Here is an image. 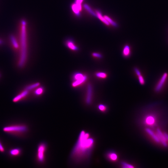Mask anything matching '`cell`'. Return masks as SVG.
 Segmentation results:
<instances>
[{
    "label": "cell",
    "mask_w": 168,
    "mask_h": 168,
    "mask_svg": "<svg viewBox=\"0 0 168 168\" xmlns=\"http://www.w3.org/2000/svg\"><path fill=\"white\" fill-rule=\"evenodd\" d=\"M18 28L20 50L17 64L18 67L22 69L26 64L27 56V27L25 20L20 21Z\"/></svg>",
    "instance_id": "obj_1"
},
{
    "label": "cell",
    "mask_w": 168,
    "mask_h": 168,
    "mask_svg": "<svg viewBox=\"0 0 168 168\" xmlns=\"http://www.w3.org/2000/svg\"><path fill=\"white\" fill-rule=\"evenodd\" d=\"M93 144V140L90 137L89 134L83 131L73 151V157L77 160H80L92 148Z\"/></svg>",
    "instance_id": "obj_2"
},
{
    "label": "cell",
    "mask_w": 168,
    "mask_h": 168,
    "mask_svg": "<svg viewBox=\"0 0 168 168\" xmlns=\"http://www.w3.org/2000/svg\"><path fill=\"white\" fill-rule=\"evenodd\" d=\"M27 130V127L23 125H11L3 128L4 132L9 133H21L25 132Z\"/></svg>",
    "instance_id": "obj_3"
},
{
    "label": "cell",
    "mask_w": 168,
    "mask_h": 168,
    "mask_svg": "<svg viewBox=\"0 0 168 168\" xmlns=\"http://www.w3.org/2000/svg\"><path fill=\"white\" fill-rule=\"evenodd\" d=\"M74 82L72 84L73 87H76L84 83L87 79L86 75L80 73H77L73 76Z\"/></svg>",
    "instance_id": "obj_4"
},
{
    "label": "cell",
    "mask_w": 168,
    "mask_h": 168,
    "mask_svg": "<svg viewBox=\"0 0 168 168\" xmlns=\"http://www.w3.org/2000/svg\"><path fill=\"white\" fill-rule=\"evenodd\" d=\"M10 46L13 50L16 53H19L20 50V44L18 36L11 34L9 37Z\"/></svg>",
    "instance_id": "obj_5"
},
{
    "label": "cell",
    "mask_w": 168,
    "mask_h": 168,
    "mask_svg": "<svg viewBox=\"0 0 168 168\" xmlns=\"http://www.w3.org/2000/svg\"><path fill=\"white\" fill-rule=\"evenodd\" d=\"M168 77L167 73H165L163 75L155 88V91L157 92H160L165 84Z\"/></svg>",
    "instance_id": "obj_6"
},
{
    "label": "cell",
    "mask_w": 168,
    "mask_h": 168,
    "mask_svg": "<svg viewBox=\"0 0 168 168\" xmlns=\"http://www.w3.org/2000/svg\"><path fill=\"white\" fill-rule=\"evenodd\" d=\"M46 149V145L43 143L40 144L38 147L37 158L38 160L40 162H43L44 160Z\"/></svg>",
    "instance_id": "obj_7"
},
{
    "label": "cell",
    "mask_w": 168,
    "mask_h": 168,
    "mask_svg": "<svg viewBox=\"0 0 168 168\" xmlns=\"http://www.w3.org/2000/svg\"><path fill=\"white\" fill-rule=\"evenodd\" d=\"M29 91L26 89H24L13 98V102H17L24 99L28 95Z\"/></svg>",
    "instance_id": "obj_8"
},
{
    "label": "cell",
    "mask_w": 168,
    "mask_h": 168,
    "mask_svg": "<svg viewBox=\"0 0 168 168\" xmlns=\"http://www.w3.org/2000/svg\"><path fill=\"white\" fill-rule=\"evenodd\" d=\"M93 89L92 86L89 84L87 88V93L86 97V102L87 104H90L91 103L92 99Z\"/></svg>",
    "instance_id": "obj_9"
},
{
    "label": "cell",
    "mask_w": 168,
    "mask_h": 168,
    "mask_svg": "<svg viewBox=\"0 0 168 168\" xmlns=\"http://www.w3.org/2000/svg\"><path fill=\"white\" fill-rule=\"evenodd\" d=\"M65 45L68 48L73 51H77L79 50V48L76 45L72 39H67L65 41Z\"/></svg>",
    "instance_id": "obj_10"
},
{
    "label": "cell",
    "mask_w": 168,
    "mask_h": 168,
    "mask_svg": "<svg viewBox=\"0 0 168 168\" xmlns=\"http://www.w3.org/2000/svg\"><path fill=\"white\" fill-rule=\"evenodd\" d=\"M157 136L159 138L160 142L162 145L165 147L167 146L166 139L164 134L161 132V130L159 129L157 130Z\"/></svg>",
    "instance_id": "obj_11"
},
{
    "label": "cell",
    "mask_w": 168,
    "mask_h": 168,
    "mask_svg": "<svg viewBox=\"0 0 168 168\" xmlns=\"http://www.w3.org/2000/svg\"><path fill=\"white\" fill-rule=\"evenodd\" d=\"M71 9L74 14L78 17H80L82 10L75 3H73L71 5Z\"/></svg>",
    "instance_id": "obj_12"
},
{
    "label": "cell",
    "mask_w": 168,
    "mask_h": 168,
    "mask_svg": "<svg viewBox=\"0 0 168 168\" xmlns=\"http://www.w3.org/2000/svg\"><path fill=\"white\" fill-rule=\"evenodd\" d=\"M131 54V50L130 46L128 45H125L123 49L122 55L125 58L129 57Z\"/></svg>",
    "instance_id": "obj_13"
},
{
    "label": "cell",
    "mask_w": 168,
    "mask_h": 168,
    "mask_svg": "<svg viewBox=\"0 0 168 168\" xmlns=\"http://www.w3.org/2000/svg\"><path fill=\"white\" fill-rule=\"evenodd\" d=\"M146 132L149 134L150 136L152 137L154 140L156 142L159 143L160 142L159 138L157 134H155L152 130L149 128L146 129Z\"/></svg>",
    "instance_id": "obj_14"
},
{
    "label": "cell",
    "mask_w": 168,
    "mask_h": 168,
    "mask_svg": "<svg viewBox=\"0 0 168 168\" xmlns=\"http://www.w3.org/2000/svg\"><path fill=\"white\" fill-rule=\"evenodd\" d=\"M96 17L99 19L101 21L104 23L106 25H109V24L105 19L104 16H102L101 12L99 11H97L96 12Z\"/></svg>",
    "instance_id": "obj_15"
},
{
    "label": "cell",
    "mask_w": 168,
    "mask_h": 168,
    "mask_svg": "<svg viewBox=\"0 0 168 168\" xmlns=\"http://www.w3.org/2000/svg\"><path fill=\"white\" fill-rule=\"evenodd\" d=\"M96 76L100 79H104L107 77V74L103 72H98L95 73Z\"/></svg>",
    "instance_id": "obj_16"
},
{
    "label": "cell",
    "mask_w": 168,
    "mask_h": 168,
    "mask_svg": "<svg viewBox=\"0 0 168 168\" xmlns=\"http://www.w3.org/2000/svg\"><path fill=\"white\" fill-rule=\"evenodd\" d=\"M145 122L147 125H153L155 122L154 118L152 116L147 117L146 119Z\"/></svg>",
    "instance_id": "obj_17"
},
{
    "label": "cell",
    "mask_w": 168,
    "mask_h": 168,
    "mask_svg": "<svg viewBox=\"0 0 168 168\" xmlns=\"http://www.w3.org/2000/svg\"><path fill=\"white\" fill-rule=\"evenodd\" d=\"M84 7L85 9L86 10L88 13L94 16H96V13L87 4H85Z\"/></svg>",
    "instance_id": "obj_18"
},
{
    "label": "cell",
    "mask_w": 168,
    "mask_h": 168,
    "mask_svg": "<svg viewBox=\"0 0 168 168\" xmlns=\"http://www.w3.org/2000/svg\"><path fill=\"white\" fill-rule=\"evenodd\" d=\"M40 83H36L27 86L26 87L25 89L27 90L28 91H30L37 87H38Z\"/></svg>",
    "instance_id": "obj_19"
},
{
    "label": "cell",
    "mask_w": 168,
    "mask_h": 168,
    "mask_svg": "<svg viewBox=\"0 0 168 168\" xmlns=\"http://www.w3.org/2000/svg\"><path fill=\"white\" fill-rule=\"evenodd\" d=\"M108 158L112 161H115L117 160L118 157L117 155L114 153H110L108 155Z\"/></svg>",
    "instance_id": "obj_20"
},
{
    "label": "cell",
    "mask_w": 168,
    "mask_h": 168,
    "mask_svg": "<svg viewBox=\"0 0 168 168\" xmlns=\"http://www.w3.org/2000/svg\"><path fill=\"white\" fill-rule=\"evenodd\" d=\"M104 17L106 21H108L109 24H111L114 27H116L117 26V23L115 22L111 18L108 17V16H105Z\"/></svg>",
    "instance_id": "obj_21"
},
{
    "label": "cell",
    "mask_w": 168,
    "mask_h": 168,
    "mask_svg": "<svg viewBox=\"0 0 168 168\" xmlns=\"http://www.w3.org/2000/svg\"><path fill=\"white\" fill-rule=\"evenodd\" d=\"M10 153L11 155L16 156H18L20 154V150L18 149H13L10 151Z\"/></svg>",
    "instance_id": "obj_22"
},
{
    "label": "cell",
    "mask_w": 168,
    "mask_h": 168,
    "mask_svg": "<svg viewBox=\"0 0 168 168\" xmlns=\"http://www.w3.org/2000/svg\"><path fill=\"white\" fill-rule=\"evenodd\" d=\"M43 91L44 89L43 87H40L35 90L34 93L36 95L39 96L43 93Z\"/></svg>",
    "instance_id": "obj_23"
},
{
    "label": "cell",
    "mask_w": 168,
    "mask_h": 168,
    "mask_svg": "<svg viewBox=\"0 0 168 168\" xmlns=\"http://www.w3.org/2000/svg\"><path fill=\"white\" fill-rule=\"evenodd\" d=\"M138 77L139 83L141 85L145 84V80L144 77L141 75Z\"/></svg>",
    "instance_id": "obj_24"
},
{
    "label": "cell",
    "mask_w": 168,
    "mask_h": 168,
    "mask_svg": "<svg viewBox=\"0 0 168 168\" xmlns=\"http://www.w3.org/2000/svg\"><path fill=\"white\" fill-rule=\"evenodd\" d=\"M92 55L93 57L98 59H101L102 57V56L100 53L97 52H94Z\"/></svg>",
    "instance_id": "obj_25"
},
{
    "label": "cell",
    "mask_w": 168,
    "mask_h": 168,
    "mask_svg": "<svg viewBox=\"0 0 168 168\" xmlns=\"http://www.w3.org/2000/svg\"><path fill=\"white\" fill-rule=\"evenodd\" d=\"M122 165L123 167L124 168H134V167L133 165L129 164L128 163L125 162H122Z\"/></svg>",
    "instance_id": "obj_26"
},
{
    "label": "cell",
    "mask_w": 168,
    "mask_h": 168,
    "mask_svg": "<svg viewBox=\"0 0 168 168\" xmlns=\"http://www.w3.org/2000/svg\"><path fill=\"white\" fill-rule=\"evenodd\" d=\"M98 109L102 112L105 111L106 109V106L103 104H100L98 106Z\"/></svg>",
    "instance_id": "obj_27"
},
{
    "label": "cell",
    "mask_w": 168,
    "mask_h": 168,
    "mask_svg": "<svg viewBox=\"0 0 168 168\" xmlns=\"http://www.w3.org/2000/svg\"><path fill=\"white\" fill-rule=\"evenodd\" d=\"M134 69L135 73H136V74L138 76L141 75V71L138 68H135Z\"/></svg>",
    "instance_id": "obj_28"
},
{
    "label": "cell",
    "mask_w": 168,
    "mask_h": 168,
    "mask_svg": "<svg viewBox=\"0 0 168 168\" xmlns=\"http://www.w3.org/2000/svg\"><path fill=\"white\" fill-rule=\"evenodd\" d=\"M0 151L2 152H3L5 151V149H4V147L2 144L1 141H0Z\"/></svg>",
    "instance_id": "obj_29"
},
{
    "label": "cell",
    "mask_w": 168,
    "mask_h": 168,
    "mask_svg": "<svg viewBox=\"0 0 168 168\" xmlns=\"http://www.w3.org/2000/svg\"><path fill=\"white\" fill-rule=\"evenodd\" d=\"M164 134L165 136L166 139L167 141H168V134L166 133H164Z\"/></svg>",
    "instance_id": "obj_30"
},
{
    "label": "cell",
    "mask_w": 168,
    "mask_h": 168,
    "mask_svg": "<svg viewBox=\"0 0 168 168\" xmlns=\"http://www.w3.org/2000/svg\"><path fill=\"white\" fill-rule=\"evenodd\" d=\"M3 43V40L1 39H0V46L2 45Z\"/></svg>",
    "instance_id": "obj_31"
},
{
    "label": "cell",
    "mask_w": 168,
    "mask_h": 168,
    "mask_svg": "<svg viewBox=\"0 0 168 168\" xmlns=\"http://www.w3.org/2000/svg\"><path fill=\"white\" fill-rule=\"evenodd\" d=\"M1 76V73H0V77Z\"/></svg>",
    "instance_id": "obj_32"
}]
</instances>
